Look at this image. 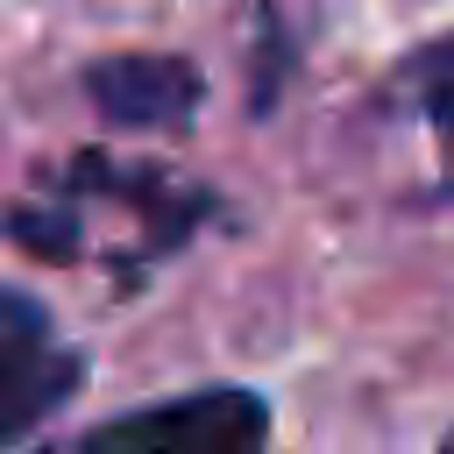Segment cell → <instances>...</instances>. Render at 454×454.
Returning a JSON list of instances; mask_svg holds the SVG:
<instances>
[{"instance_id":"obj_2","label":"cell","mask_w":454,"mask_h":454,"mask_svg":"<svg viewBox=\"0 0 454 454\" xmlns=\"http://www.w3.org/2000/svg\"><path fill=\"white\" fill-rule=\"evenodd\" d=\"M78 383H85V355L57 333V319L28 291L0 284V447H14L50 411H64Z\"/></svg>"},{"instance_id":"obj_3","label":"cell","mask_w":454,"mask_h":454,"mask_svg":"<svg viewBox=\"0 0 454 454\" xmlns=\"http://www.w3.org/2000/svg\"><path fill=\"white\" fill-rule=\"evenodd\" d=\"M85 99L114 121V128H192L199 99H206V78L199 64L184 57H156V50H135V57H99L85 71Z\"/></svg>"},{"instance_id":"obj_1","label":"cell","mask_w":454,"mask_h":454,"mask_svg":"<svg viewBox=\"0 0 454 454\" xmlns=\"http://www.w3.org/2000/svg\"><path fill=\"white\" fill-rule=\"evenodd\" d=\"M262 447H270V404L241 383H206L99 419L92 433L50 454H262Z\"/></svg>"},{"instance_id":"obj_5","label":"cell","mask_w":454,"mask_h":454,"mask_svg":"<svg viewBox=\"0 0 454 454\" xmlns=\"http://www.w3.org/2000/svg\"><path fill=\"white\" fill-rule=\"evenodd\" d=\"M440 454H454V433H447V440H440Z\"/></svg>"},{"instance_id":"obj_4","label":"cell","mask_w":454,"mask_h":454,"mask_svg":"<svg viewBox=\"0 0 454 454\" xmlns=\"http://www.w3.org/2000/svg\"><path fill=\"white\" fill-rule=\"evenodd\" d=\"M390 99H404V106L426 121L433 156H440L433 192L454 199V28H447V35H426L419 50L397 57V71H390Z\"/></svg>"}]
</instances>
